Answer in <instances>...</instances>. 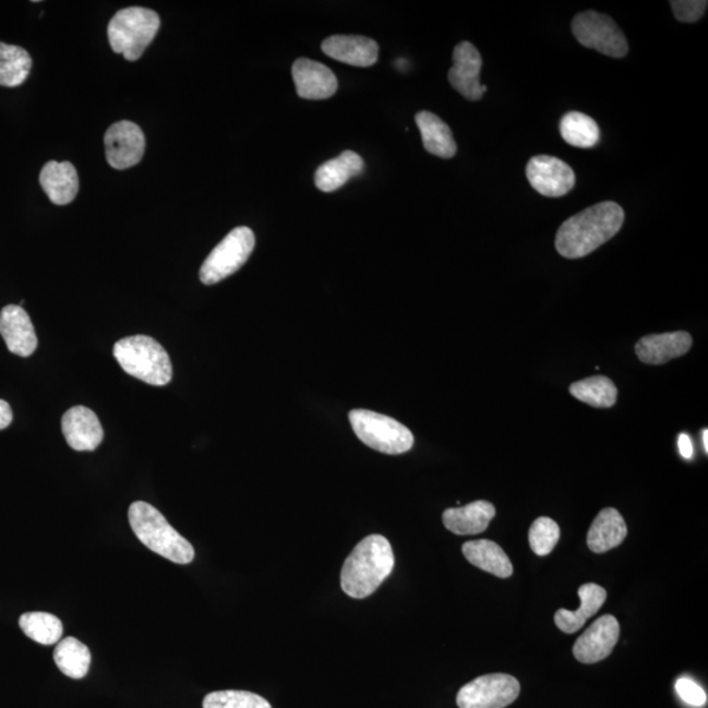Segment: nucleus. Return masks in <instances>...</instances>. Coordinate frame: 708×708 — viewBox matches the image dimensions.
<instances>
[{
	"mask_svg": "<svg viewBox=\"0 0 708 708\" xmlns=\"http://www.w3.org/2000/svg\"><path fill=\"white\" fill-rule=\"evenodd\" d=\"M496 516L495 506L478 500L463 508L446 509L443 515L445 528L457 536H476L489 528Z\"/></svg>",
	"mask_w": 708,
	"mask_h": 708,
	"instance_id": "19",
	"label": "nucleus"
},
{
	"mask_svg": "<svg viewBox=\"0 0 708 708\" xmlns=\"http://www.w3.org/2000/svg\"><path fill=\"white\" fill-rule=\"evenodd\" d=\"M297 94L307 100H326L336 94L339 83L336 75L324 64L300 58L293 64Z\"/></svg>",
	"mask_w": 708,
	"mask_h": 708,
	"instance_id": "15",
	"label": "nucleus"
},
{
	"mask_svg": "<svg viewBox=\"0 0 708 708\" xmlns=\"http://www.w3.org/2000/svg\"><path fill=\"white\" fill-rule=\"evenodd\" d=\"M701 443H704L705 453H708V431H701Z\"/></svg>",
	"mask_w": 708,
	"mask_h": 708,
	"instance_id": "37",
	"label": "nucleus"
},
{
	"mask_svg": "<svg viewBox=\"0 0 708 708\" xmlns=\"http://www.w3.org/2000/svg\"><path fill=\"white\" fill-rule=\"evenodd\" d=\"M349 421L357 437L376 452L398 456L412 449V432L386 415L355 409L349 412Z\"/></svg>",
	"mask_w": 708,
	"mask_h": 708,
	"instance_id": "6",
	"label": "nucleus"
},
{
	"mask_svg": "<svg viewBox=\"0 0 708 708\" xmlns=\"http://www.w3.org/2000/svg\"><path fill=\"white\" fill-rule=\"evenodd\" d=\"M573 34L583 47L599 51L612 58H623L628 53L625 34L612 17L596 11H586L573 21Z\"/></svg>",
	"mask_w": 708,
	"mask_h": 708,
	"instance_id": "8",
	"label": "nucleus"
},
{
	"mask_svg": "<svg viewBox=\"0 0 708 708\" xmlns=\"http://www.w3.org/2000/svg\"><path fill=\"white\" fill-rule=\"evenodd\" d=\"M679 447L682 457H684L685 459L693 458L694 447H693L692 440L691 437L687 436V434L685 433L680 434Z\"/></svg>",
	"mask_w": 708,
	"mask_h": 708,
	"instance_id": "36",
	"label": "nucleus"
},
{
	"mask_svg": "<svg viewBox=\"0 0 708 708\" xmlns=\"http://www.w3.org/2000/svg\"><path fill=\"white\" fill-rule=\"evenodd\" d=\"M675 692L680 695V698L686 701L687 705L701 707L706 705L707 695L697 682H694L688 679H680L675 682Z\"/></svg>",
	"mask_w": 708,
	"mask_h": 708,
	"instance_id": "34",
	"label": "nucleus"
},
{
	"mask_svg": "<svg viewBox=\"0 0 708 708\" xmlns=\"http://www.w3.org/2000/svg\"><path fill=\"white\" fill-rule=\"evenodd\" d=\"M113 356L129 375L147 385L166 386L172 380L170 356L151 336L136 335L117 341Z\"/></svg>",
	"mask_w": 708,
	"mask_h": 708,
	"instance_id": "4",
	"label": "nucleus"
},
{
	"mask_svg": "<svg viewBox=\"0 0 708 708\" xmlns=\"http://www.w3.org/2000/svg\"><path fill=\"white\" fill-rule=\"evenodd\" d=\"M107 160L116 170L139 165L144 158L146 140L142 129L132 121H119L104 136Z\"/></svg>",
	"mask_w": 708,
	"mask_h": 708,
	"instance_id": "10",
	"label": "nucleus"
},
{
	"mask_svg": "<svg viewBox=\"0 0 708 708\" xmlns=\"http://www.w3.org/2000/svg\"><path fill=\"white\" fill-rule=\"evenodd\" d=\"M14 419L8 401L0 399V431L5 430Z\"/></svg>",
	"mask_w": 708,
	"mask_h": 708,
	"instance_id": "35",
	"label": "nucleus"
},
{
	"mask_svg": "<svg viewBox=\"0 0 708 708\" xmlns=\"http://www.w3.org/2000/svg\"><path fill=\"white\" fill-rule=\"evenodd\" d=\"M395 556L388 539L373 535L356 545L344 562L341 589L352 599H367L392 575Z\"/></svg>",
	"mask_w": 708,
	"mask_h": 708,
	"instance_id": "2",
	"label": "nucleus"
},
{
	"mask_svg": "<svg viewBox=\"0 0 708 708\" xmlns=\"http://www.w3.org/2000/svg\"><path fill=\"white\" fill-rule=\"evenodd\" d=\"M693 346L691 334L675 331L659 335L641 337L636 343L635 353L641 362L648 365H664L668 361L685 356Z\"/></svg>",
	"mask_w": 708,
	"mask_h": 708,
	"instance_id": "17",
	"label": "nucleus"
},
{
	"mask_svg": "<svg viewBox=\"0 0 708 708\" xmlns=\"http://www.w3.org/2000/svg\"><path fill=\"white\" fill-rule=\"evenodd\" d=\"M569 393L577 400L595 408L613 407L619 398V389L614 382L602 375L573 383Z\"/></svg>",
	"mask_w": 708,
	"mask_h": 708,
	"instance_id": "29",
	"label": "nucleus"
},
{
	"mask_svg": "<svg viewBox=\"0 0 708 708\" xmlns=\"http://www.w3.org/2000/svg\"><path fill=\"white\" fill-rule=\"evenodd\" d=\"M620 622L613 615H602L584 633L574 646V656L583 664H596L613 652L620 640Z\"/></svg>",
	"mask_w": 708,
	"mask_h": 708,
	"instance_id": "13",
	"label": "nucleus"
},
{
	"mask_svg": "<svg viewBox=\"0 0 708 708\" xmlns=\"http://www.w3.org/2000/svg\"><path fill=\"white\" fill-rule=\"evenodd\" d=\"M160 17L144 8H129L117 12L108 25L110 48L128 61H136L157 36Z\"/></svg>",
	"mask_w": 708,
	"mask_h": 708,
	"instance_id": "5",
	"label": "nucleus"
},
{
	"mask_svg": "<svg viewBox=\"0 0 708 708\" xmlns=\"http://www.w3.org/2000/svg\"><path fill=\"white\" fill-rule=\"evenodd\" d=\"M55 661L64 675L73 680H82L88 673L91 652L86 645L73 636H69V638L58 641Z\"/></svg>",
	"mask_w": 708,
	"mask_h": 708,
	"instance_id": "26",
	"label": "nucleus"
},
{
	"mask_svg": "<svg viewBox=\"0 0 708 708\" xmlns=\"http://www.w3.org/2000/svg\"><path fill=\"white\" fill-rule=\"evenodd\" d=\"M129 523L136 538L155 554L177 564H190L193 561V545L153 505L145 502L130 505Z\"/></svg>",
	"mask_w": 708,
	"mask_h": 708,
	"instance_id": "3",
	"label": "nucleus"
},
{
	"mask_svg": "<svg viewBox=\"0 0 708 708\" xmlns=\"http://www.w3.org/2000/svg\"><path fill=\"white\" fill-rule=\"evenodd\" d=\"M323 53L350 67L370 68L379 61V44L363 36H331L322 44Z\"/></svg>",
	"mask_w": 708,
	"mask_h": 708,
	"instance_id": "18",
	"label": "nucleus"
},
{
	"mask_svg": "<svg viewBox=\"0 0 708 708\" xmlns=\"http://www.w3.org/2000/svg\"><path fill=\"white\" fill-rule=\"evenodd\" d=\"M675 19L681 23H695L705 15L706 0H673L671 2Z\"/></svg>",
	"mask_w": 708,
	"mask_h": 708,
	"instance_id": "33",
	"label": "nucleus"
},
{
	"mask_svg": "<svg viewBox=\"0 0 708 708\" xmlns=\"http://www.w3.org/2000/svg\"><path fill=\"white\" fill-rule=\"evenodd\" d=\"M32 58L27 50L0 43V86H21L29 75Z\"/></svg>",
	"mask_w": 708,
	"mask_h": 708,
	"instance_id": "28",
	"label": "nucleus"
},
{
	"mask_svg": "<svg viewBox=\"0 0 708 708\" xmlns=\"http://www.w3.org/2000/svg\"><path fill=\"white\" fill-rule=\"evenodd\" d=\"M627 537V526L621 513L607 508L599 513L588 531L587 543L590 551L603 554L619 548Z\"/></svg>",
	"mask_w": 708,
	"mask_h": 708,
	"instance_id": "22",
	"label": "nucleus"
},
{
	"mask_svg": "<svg viewBox=\"0 0 708 708\" xmlns=\"http://www.w3.org/2000/svg\"><path fill=\"white\" fill-rule=\"evenodd\" d=\"M425 151L436 157L451 159L457 154L452 129L439 116L422 110L415 117Z\"/></svg>",
	"mask_w": 708,
	"mask_h": 708,
	"instance_id": "24",
	"label": "nucleus"
},
{
	"mask_svg": "<svg viewBox=\"0 0 708 708\" xmlns=\"http://www.w3.org/2000/svg\"><path fill=\"white\" fill-rule=\"evenodd\" d=\"M365 168L362 158L353 152H344L340 157L323 164L315 173V185L322 192H334L348 183V180L359 177Z\"/></svg>",
	"mask_w": 708,
	"mask_h": 708,
	"instance_id": "23",
	"label": "nucleus"
},
{
	"mask_svg": "<svg viewBox=\"0 0 708 708\" xmlns=\"http://www.w3.org/2000/svg\"><path fill=\"white\" fill-rule=\"evenodd\" d=\"M526 177L544 197H562L574 190L576 177L565 161L550 155H538L526 166Z\"/></svg>",
	"mask_w": 708,
	"mask_h": 708,
	"instance_id": "11",
	"label": "nucleus"
},
{
	"mask_svg": "<svg viewBox=\"0 0 708 708\" xmlns=\"http://www.w3.org/2000/svg\"><path fill=\"white\" fill-rule=\"evenodd\" d=\"M19 625L29 639L43 646L56 645L63 635L62 622L49 613H25L19 620Z\"/></svg>",
	"mask_w": 708,
	"mask_h": 708,
	"instance_id": "30",
	"label": "nucleus"
},
{
	"mask_svg": "<svg viewBox=\"0 0 708 708\" xmlns=\"http://www.w3.org/2000/svg\"><path fill=\"white\" fill-rule=\"evenodd\" d=\"M521 686L513 675L493 673L482 675L460 688L459 708H505L518 698Z\"/></svg>",
	"mask_w": 708,
	"mask_h": 708,
	"instance_id": "9",
	"label": "nucleus"
},
{
	"mask_svg": "<svg viewBox=\"0 0 708 708\" xmlns=\"http://www.w3.org/2000/svg\"><path fill=\"white\" fill-rule=\"evenodd\" d=\"M255 243V233L249 227H237L227 233L201 266V283L214 285L233 275L250 259Z\"/></svg>",
	"mask_w": 708,
	"mask_h": 708,
	"instance_id": "7",
	"label": "nucleus"
},
{
	"mask_svg": "<svg viewBox=\"0 0 708 708\" xmlns=\"http://www.w3.org/2000/svg\"><path fill=\"white\" fill-rule=\"evenodd\" d=\"M463 552L472 565L500 577V579H508L513 574V565L508 555L497 543L489 541V539L466 542Z\"/></svg>",
	"mask_w": 708,
	"mask_h": 708,
	"instance_id": "25",
	"label": "nucleus"
},
{
	"mask_svg": "<svg viewBox=\"0 0 708 708\" xmlns=\"http://www.w3.org/2000/svg\"><path fill=\"white\" fill-rule=\"evenodd\" d=\"M40 184L51 203L61 206L73 203L80 191V178L70 161H48L40 173Z\"/></svg>",
	"mask_w": 708,
	"mask_h": 708,
	"instance_id": "20",
	"label": "nucleus"
},
{
	"mask_svg": "<svg viewBox=\"0 0 708 708\" xmlns=\"http://www.w3.org/2000/svg\"><path fill=\"white\" fill-rule=\"evenodd\" d=\"M623 223L625 212L613 201L587 207L559 227L556 251L565 259L588 256L613 239L622 229Z\"/></svg>",
	"mask_w": 708,
	"mask_h": 708,
	"instance_id": "1",
	"label": "nucleus"
},
{
	"mask_svg": "<svg viewBox=\"0 0 708 708\" xmlns=\"http://www.w3.org/2000/svg\"><path fill=\"white\" fill-rule=\"evenodd\" d=\"M581 605L575 612L559 609L555 614V625L565 634H575L586 625V622L602 608L607 601V590L597 584H584L579 589Z\"/></svg>",
	"mask_w": 708,
	"mask_h": 708,
	"instance_id": "21",
	"label": "nucleus"
},
{
	"mask_svg": "<svg viewBox=\"0 0 708 708\" xmlns=\"http://www.w3.org/2000/svg\"><path fill=\"white\" fill-rule=\"evenodd\" d=\"M562 139L568 145L579 148L595 147L600 142V128L597 122L586 113L569 112L561 120Z\"/></svg>",
	"mask_w": 708,
	"mask_h": 708,
	"instance_id": "27",
	"label": "nucleus"
},
{
	"mask_svg": "<svg viewBox=\"0 0 708 708\" xmlns=\"http://www.w3.org/2000/svg\"><path fill=\"white\" fill-rule=\"evenodd\" d=\"M204 708H272L268 700L255 693L240 691L213 692L207 694Z\"/></svg>",
	"mask_w": 708,
	"mask_h": 708,
	"instance_id": "31",
	"label": "nucleus"
},
{
	"mask_svg": "<svg viewBox=\"0 0 708 708\" xmlns=\"http://www.w3.org/2000/svg\"><path fill=\"white\" fill-rule=\"evenodd\" d=\"M67 443L76 452H93L103 443L104 431L93 409L83 406L70 408L62 418Z\"/></svg>",
	"mask_w": 708,
	"mask_h": 708,
	"instance_id": "14",
	"label": "nucleus"
},
{
	"mask_svg": "<svg viewBox=\"0 0 708 708\" xmlns=\"http://www.w3.org/2000/svg\"><path fill=\"white\" fill-rule=\"evenodd\" d=\"M0 335L11 353L29 357L35 353L38 341L34 324L22 307L10 304L0 311Z\"/></svg>",
	"mask_w": 708,
	"mask_h": 708,
	"instance_id": "16",
	"label": "nucleus"
},
{
	"mask_svg": "<svg viewBox=\"0 0 708 708\" xmlns=\"http://www.w3.org/2000/svg\"><path fill=\"white\" fill-rule=\"evenodd\" d=\"M561 538L559 525L549 517H539L532 523L529 530V543L536 555H549Z\"/></svg>",
	"mask_w": 708,
	"mask_h": 708,
	"instance_id": "32",
	"label": "nucleus"
},
{
	"mask_svg": "<svg viewBox=\"0 0 708 708\" xmlns=\"http://www.w3.org/2000/svg\"><path fill=\"white\" fill-rule=\"evenodd\" d=\"M482 67V56L471 43H460L454 49L453 67L447 77L452 87L467 100L478 101L487 93V86L480 83Z\"/></svg>",
	"mask_w": 708,
	"mask_h": 708,
	"instance_id": "12",
	"label": "nucleus"
}]
</instances>
